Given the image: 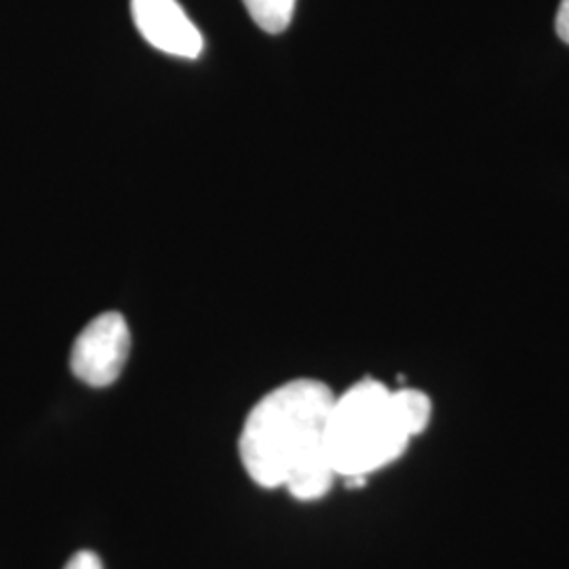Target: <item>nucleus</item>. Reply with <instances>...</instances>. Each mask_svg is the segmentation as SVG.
Instances as JSON below:
<instances>
[{
	"label": "nucleus",
	"instance_id": "nucleus-7",
	"mask_svg": "<svg viewBox=\"0 0 569 569\" xmlns=\"http://www.w3.org/2000/svg\"><path fill=\"white\" fill-rule=\"evenodd\" d=\"M63 569H103L102 559L93 550H79L70 557Z\"/></svg>",
	"mask_w": 569,
	"mask_h": 569
},
{
	"label": "nucleus",
	"instance_id": "nucleus-1",
	"mask_svg": "<svg viewBox=\"0 0 569 569\" xmlns=\"http://www.w3.org/2000/svg\"><path fill=\"white\" fill-rule=\"evenodd\" d=\"M336 397L319 380H291L249 411L239 453L262 488H287L298 500H319L338 477L329 460L326 428Z\"/></svg>",
	"mask_w": 569,
	"mask_h": 569
},
{
	"label": "nucleus",
	"instance_id": "nucleus-6",
	"mask_svg": "<svg viewBox=\"0 0 569 569\" xmlns=\"http://www.w3.org/2000/svg\"><path fill=\"white\" fill-rule=\"evenodd\" d=\"M395 397V406L403 420L407 430L411 432V437L425 432V428L430 422V413H432V403L422 390H413V388H399L392 390Z\"/></svg>",
	"mask_w": 569,
	"mask_h": 569
},
{
	"label": "nucleus",
	"instance_id": "nucleus-8",
	"mask_svg": "<svg viewBox=\"0 0 569 569\" xmlns=\"http://www.w3.org/2000/svg\"><path fill=\"white\" fill-rule=\"evenodd\" d=\"M555 28L559 39L569 44V0H561L559 11H557V20H555Z\"/></svg>",
	"mask_w": 569,
	"mask_h": 569
},
{
	"label": "nucleus",
	"instance_id": "nucleus-2",
	"mask_svg": "<svg viewBox=\"0 0 569 569\" xmlns=\"http://www.w3.org/2000/svg\"><path fill=\"white\" fill-rule=\"evenodd\" d=\"M411 441L392 390L378 380H361L336 397L327 418L329 460L340 477H366L399 460Z\"/></svg>",
	"mask_w": 569,
	"mask_h": 569
},
{
	"label": "nucleus",
	"instance_id": "nucleus-3",
	"mask_svg": "<svg viewBox=\"0 0 569 569\" xmlns=\"http://www.w3.org/2000/svg\"><path fill=\"white\" fill-rule=\"evenodd\" d=\"M131 333L119 312H103L84 327L74 340L70 367L72 373L89 387L114 385L129 357Z\"/></svg>",
	"mask_w": 569,
	"mask_h": 569
},
{
	"label": "nucleus",
	"instance_id": "nucleus-5",
	"mask_svg": "<svg viewBox=\"0 0 569 569\" xmlns=\"http://www.w3.org/2000/svg\"><path fill=\"white\" fill-rule=\"evenodd\" d=\"M244 9L268 34H281L291 23L296 0H243Z\"/></svg>",
	"mask_w": 569,
	"mask_h": 569
},
{
	"label": "nucleus",
	"instance_id": "nucleus-4",
	"mask_svg": "<svg viewBox=\"0 0 569 569\" xmlns=\"http://www.w3.org/2000/svg\"><path fill=\"white\" fill-rule=\"evenodd\" d=\"M131 16L143 39L159 51L186 60L201 56L203 37L178 0H131Z\"/></svg>",
	"mask_w": 569,
	"mask_h": 569
}]
</instances>
